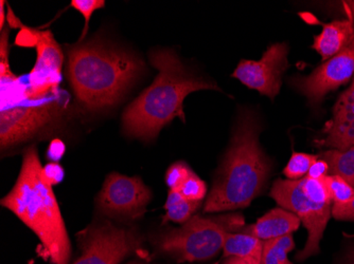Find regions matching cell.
<instances>
[{
  "label": "cell",
  "instance_id": "22",
  "mask_svg": "<svg viewBox=\"0 0 354 264\" xmlns=\"http://www.w3.org/2000/svg\"><path fill=\"white\" fill-rule=\"evenodd\" d=\"M325 182L329 190L332 202L334 203H345L354 196V187L339 176L329 174L325 176Z\"/></svg>",
  "mask_w": 354,
  "mask_h": 264
},
{
  "label": "cell",
  "instance_id": "7",
  "mask_svg": "<svg viewBox=\"0 0 354 264\" xmlns=\"http://www.w3.org/2000/svg\"><path fill=\"white\" fill-rule=\"evenodd\" d=\"M270 196L280 207L293 212L308 230V241L304 250L297 254L298 261H304L319 253L320 241L332 216V205L313 201L302 192L301 181H275Z\"/></svg>",
  "mask_w": 354,
  "mask_h": 264
},
{
  "label": "cell",
  "instance_id": "17",
  "mask_svg": "<svg viewBox=\"0 0 354 264\" xmlns=\"http://www.w3.org/2000/svg\"><path fill=\"white\" fill-rule=\"evenodd\" d=\"M201 202L191 201L180 190H170L165 203L164 223L175 222V223L184 224L193 217V214L198 210Z\"/></svg>",
  "mask_w": 354,
  "mask_h": 264
},
{
  "label": "cell",
  "instance_id": "6",
  "mask_svg": "<svg viewBox=\"0 0 354 264\" xmlns=\"http://www.w3.org/2000/svg\"><path fill=\"white\" fill-rule=\"evenodd\" d=\"M77 243L80 256L73 264H120L135 254L148 259L138 230L116 225L109 220L93 222L82 230Z\"/></svg>",
  "mask_w": 354,
  "mask_h": 264
},
{
  "label": "cell",
  "instance_id": "25",
  "mask_svg": "<svg viewBox=\"0 0 354 264\" xmlns=\"http://www.w3.org/2000/svg\"><path fill=\"white\" fill-rule=\"evenodd\" d=\"M104 6V0H73V1H71V7L77 10L80 13L84 16L85 19L84 31H83L82 35H81L80 41L84 39L87 31H88V23L91 21L93 12L102 9Z\"/></svg>",
  "mask_w": 354,
  "mask_h": 264
},
{
  "label": "cell",
  "instance_id": "9",
  "mask_svg": "<svg viewBox=\"0 0 354 264\" xmlns=\"http://www.w3.org/2000/svg\"><path fill=\"white\" fill-rule=\"evenodd\" d=\"M41 99H31V103H19L1 108V150H9L12 147L31 140L55 121L57 116V106L53 102L43 101L41 103Z\"/></svg>",
  "mask_w": 354,
  "mask_h": 264
},
{
  "label": "cell",
  "instance_id": "23",
  "mask_svg": "<svg viewBox=\"0 0 354 264\" xmlns=\"http://www.w3.org/2000/svg\"><path fill=\"white\" fill-rule=\"evenodd\" d=\"M193 174L188 165L184 162H176L167 170L166 184L170 190H180L187 179Z\"/></svg>",
  "mask_w": 354,
  "mask_h": 264
},
{
  "label": "cell",
  "instance_id": "13",
  "mask_svg": "<svg viewBox=\"0 0 354 264\" xmlns=\"http://www.w3.org/2000/svg\"><path fill=\"white\" fill-rule=\"evenodd\" d=\"M299 218L282 207L274 208L252 225L244 226L241 232L254 236L262 241L292 235L299 228Z\"/></svg>",
  "mask_w": 354,
  "mask_h": 264
},
{
  "label": "cell",
  "instance_id": "10",
  "mask_svg": "<svg viewBox=\"0 0 354 264\" xmlns=\"http://www.w3.org/2000/svg\"><path fill=\"white\" fill-rule=\"evenodd\" d=\"M353 77L354 37L341 52L324 61L311 74L293 77L291 83L311 106H317L328 93L347 84Z\"/></svg>",
  "mask_w": 354,
  "mask_h": 264
},
{
  "label": "cell",
  "instance_id": "34",
  "mask_svg": "<svg viewBox=\"0 0 354 264\" xmlns=\"http://www.w3.org/2000/svg\"><path fill=\"white\" fill-rule=\"evenodd\" d=\"M346 264H354V249L352 250L351 253L348 255L347 261Z\"/></svg>",
  "mask_w": 354,
  "mask_h": 264
},
{
  "label": "cell",
  "instance_id": "3",
  "mask_svg": "<svg viewBox=\"0 0 354 264\" xmlns=\"http://www.w3.org/2000/svg\"><path fill=\"white\" fill-rule=\"evenodd\" d=\"M41 242V256L51 264H69L71 244L53 186L44 178L35 147L23 156L21 172L11 192L1 200Z\"/></svg>",
  "mask_w": 354,
  "mask_h": 264
},
{
  "label": "cell",
  "instance_id": "24",
  "mask_svg": "<svg viewBox=\"0 0 354 264\" xmlns=\"http://www.w3.org/2000/svg\"><path fill=\"white\" fill-rule=\"evenodd\" d=\"M180 192L191 201L202 202L207 194V186L204 181L193 172L183 184Z\"/></svg>",
  "mask_w": 354,
  "mask_h": 264
},
{
  "label": "cell",
  "instance_id": "21",
  "mask_svg": "<svg viewBox=\"0 0 354 264\" xmlns=\"http://www.w3.org/2000/svg\"><path fill=\"white\" fill-rule=\"evenodd\" d=\"M332 123L354 122V77L347 90L342 93L333 107Z\"/></svg>",
  "mask_w": 354,
  "mask_h": 264
},
{
  "label": "cell",
  "instance_id": "26",
  "mask_svg": "<svg viewBox=\"0 0 354 264\" xmlns=\"http://www.w3.org/2000/svg\"><path fill=\"white\" fill-rule=\"evenodd\" d=\"M9 29L3 30L0 39V74L1 81H14L15 75L11 72L9 63Z\"/></svg>",
  "mask_w": 354,
  "mask_h": 264
},
{
  "label": "cell",
  "instance_id": "19",
  "mask_svg": "<svg viewBox=\"0 0 354 264\" xmlns=\"http://www.w3.org/2000/svg\"><path fill=\"white\" fill-rule=\"evenodd\" d=\"M294 249L293 235L264 241L262 264H293L288 256Z\"/></svg>",
  "mask_w": 354,
  "mask_h": 264
},
{
  "label": "cell",
  "instance_id": "14",
  "mask_svg": "<svg viewBox=\"0 0 354 264\" xmlns=\"http://www.w3.org/2000/svg\"><path fill=\"white\" fill-rule=\"evenodd\" d=\"M354 37V23L349 19L334 21L324 25L323 31L314 37V50L324 61L341 52Z\"/></svg>",
  "mask_w": 354,
  "mask_h": 264
},
{
  "label": "cell",
  "instance_id": "16",
  "mask_svg": "<svg viewBox=\"0 0 354 264\" xmlns=\"http://www.w3.org/2000/svg\"><path fill=\"white\" fill-rule=\"evenodd\" d=\"M325 138L316 141L319 147H330L332 150H348L354 147V122L327 123L323 130Z\"/></svg>",
  "mask_w": 354,
  "mask_h": 264
},
{
  "label": "cell",
  "instance_id": "5",
  "mask_svg": "<svg viewBox=\"0 0 354 264\" xmlns=\"http://www.w3.org/2000/svg\"><path fill=\"white\" fill-rule=\"evenodd\" d=\"M245 226L241 214L212 217L193 216L180 227H168L153 236L157 253L180 262L206 261L223 251L225 239Z\"/></svg>",
  "mask_w": 354,
  "mask_h": 264
},
{
  "label": "cell",
  "instance_id": "20",
  "mask_svg": "<svg viewBox=\"0 0 354 264\" xmlns=\"http://www.w3.org/2000/svg\"><path fill=\"white\" fill-rule=\"evenodd\" d=\"M317 159L318 156L315 154L294 152L284 168V176L288 180H300L304 178Z\"/></svg>",
  "mask_w": 354,
  "mask_h": 264
},
{
  "label": "cell",
  "instance_id": "2",
  "mask_svg": "<svg viewBox=\"0 0 354 264\" xmlns=\"http://www.w3.org/2000/svg\"><path fill=\"white\" fill-rule=\"evenodd\" d=\"M261 124L252 111L239 113L230 148L214 178L204 212L245 208L263 192L272 162L259 143Z\"/></svg>",
  "mask_w": 354,
  "mask_h": 264
},
{
  "label": "cell",
  "instance_id": "28",
  "mask_svg": "<svg viewBox=\"0 0 354 264\" xmlns=\"http://www.w3.org/2000/svg\"><path fill=\"white\" fill-rule=\"evenodd\" d=\"M44 178L51 186L59 183L64 178V170L57 163H50L43 167Z\"/></svg>",
  "mask_w": 354,
  "mask_h": 264
},
{
  "label": "cell",
  "instance_id": "30",
  "mask_svg": "<svg viewBox=\"0 0 354 264\" xmlns=\"http://www.w3.org/2000/svg\"><path fill=\"white\" fill-rule=\"evenodd\" d=\"M65 152V146H64L63 143L59 142V141H55V142L51 144L50 148H49V152L48 154H50L51 158L59 159L62 156V154Z\"/></svg>",
  "mask_w": 354,
  "mask_h": 264
},
{
  "label": "cell",
  "instance_id": "35",
  "mask_svg": "<svg viewBox=\"0 0 354 264\" xmlns=\"http://www.w3.org/2000/svg\"><path fill=\"white\" fill-rule=\"evenodd\" d=\"M127 264H145L142 261H139V260H134V261L129 262Z\"/></svg>",
  "mask_w": 354,
  "mask_h": 264
},
{
  "label": "cell",
  "instance_id": "15",
  "mask_svg": "<svg viewBox=\"0 0 354 264\" xmlns=\"http://www.w3.org/2000/svg\"><path fill=\"white\" fill-rule=\"evenodd\" d=\"M262 253L263 241L241 230L228 234L223 246V256L225 258H242L262 263Z\"/></svg>",
  "mask_w": 354,
  "mask_h": 264
},
{
  "label": "cell",
  "instance_id": "4",
  "mask_svg": "<svg viewBox=\"0 0 354 264\" xmlns=\"http://www.w3.org/2000/svg\"><path fill=\"white\" fill-rule=\"evenodd\" d=\"M138 57L102 41L68 49V77L75 97L91 111L114 106L143 71Z\"/></svg>",
  "mask_w": 354,
  "mask_h": 264
},
{
  "label": "cell",
  "instance_id": "11",
  "mask_svg": "<svg viewBox=\"0 0 354 264\" xmlns=\"http://www.w3.org/2000/svg\"><path fill=\"white\" fill-rule=\"evenodd\" d=\"M288 47L277 43L270 45L259 61H241L232 77L260 94L274 100L281 89L282 75L288 69Z\"/></svg>",
  "mask_w": 354,
  "mask_h": 264
},
{
  "label": "cell",
  "instance_id": "18",
  "mask_svg": "<svg viewBox=\"0 0 354 264\" xmlns=\"http://www.w3.org/2000/svg\"><path fill=\"white\" fill-rule=\"evenodd\" d=\"M327 162L329 174H335L354 187V147L348 150H329L317 154Z\"/></svg>",
  "mask_w": 354,
  "mask_h": 264
},
{
  "label": "cell",
  "instance_id": "29",
  "mask_svg": "<svg viewBox=\"0 0 354 264\" xmlns=\"http://www.w3.org/2000/svg\"><path fill=\"white\" fill-rule=\"evenodd\" d=\"M307 176L313 179H323L329 176V166H328L327 162L318 156L317 160L310 168Z\"/></svg>",
  "mask_w": 354,
  "mask_h": 264
},
{
  "label": "cell",
  "instance_id": "12",
  "mask_svg": "<svg viewBox=\"0 0 354 264\" xmlns=\"http://www.w3.org/2000/svg\"><path fill=\"white\" fill-rule=\"evenodd\" d=\"M37 48V63L30 74V88L26 95L30 99H41L57 91L61 81L64 55L61 47L50 31L29 28Z\"/></svg>",
  "mask_w": 354,
  "mask_h": 264
},
{
  "label": "cell",
  "instance_id": "8",
  "mask_svg": "<svg viewBox=\"0 0 354 264\" xmlns=\"http://www.w3.org/2000/svg\"><path fill=\"white\" fill-rule=\"evenodd\" d=\"M151 199L152 192L140 178L113 172L103 184L97 206L103 216L133 221L142 217Z\"/></svg>",
  "mask_w": 354,
  "mask_h": 264
},
{
  "label": "cell",
  "instance_id": "33",
  "mask_svg": "<svg viewBox=\"0 0 354 264\" xmlns=\"http://www.w3.org/2000/svg\"><path fill=\"white\" fill-rule=\"evenodd\" d=\"M5 1L0 3V28L1 30L5 29Z\"/></svg>",
  "mask_w": 354,
  "mask_h": 264
},
{
  "label": "cell",
  "instance_id": "27",
  "mask_svg": "<svg viewBox=\"0 0 354 264\" xmlns=\"http://www.w3.org/2000/svg\"><path fill=\"white\" fill-rule=\"evenodd\" d=\"M332 216L339 221L354 222V196L345 203H334L332 205Z\"/></svg>",
  "mask_w": 354,
  "mask_h": 264
},
{
  "label": "cell",
  "instance_id": "32",
  "mask_svg": "<svg viewBox=\"0 0 354 264\" xmlns=\"http://www.w3.org/2000/svg\"><path fill=\"white\" fill-rule=\"evenodd\" d=\"M223 264H262L258 262L250 261V260L242 259V258L228 257L225 258L224 263Z\"/></svg>",
  "mask_w": 354,
  "mask_h": 264
},
{
  "label": "cell",
  "instance_id": "1",
  "mask_svg": "<svg viewBox=\"0 0 354 264\" xmlns=\"http://www.w3.org/2000/svg\"><path fill=\"white\" fill-rule=\"evenodd\" d=\"M158 74L123 113L124 134L130 138L152 141L175 118L186 123L184 102L190 93L221 90L214 81L198 77L187 69L171 49H156L149 55Z\"/></svg>",
  "mask_w": 354,
  "mask_h": 264
},
{
  "label": "cell",
  "instance_id": "31",
  "mask_svg": "<svg viewBox=\"0 0 354 264\" xmlns=\"http://www.w3.org/2000/svg\"><path fill=\"white\" fill-rule=\"evenodd\" d=\"M341 3L348 19L354 23V1H342Z\"/></svg>",
  "mask_w": 354,
  "mask_h": 264
}]
</instances>
